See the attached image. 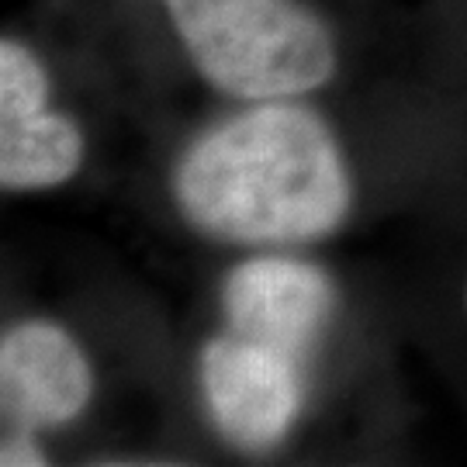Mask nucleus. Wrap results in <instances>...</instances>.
Listing matches in <instances>:
<instances>
[{"instance_id": "obj_5", "label": "nucleus", "mask_w": 467, "mask_h": 467, "mask_svg": "<svg viewBox=\"0 0 467 467\" xmlns=\"http://www.w3.org/2000/svg\"><path fill=\"white\" fill-rule=\"evenodd\" d=\"M336 284L322 267L295 256H253L222 284L225 329L287 350L312 364L336 316Z\"/></svg>"}, {"instance_id": "obj_2", "label": "nucleus", "mask_w": 467, "mask_h": 467, "mask_svg": "<svg viewBox=\"0 0 467 467\" xmlns=\"http://www.w3.org/2000/svg\"><path fill=\"white\" fill-rule=\"evenodd\" d=\"M204 84L243 100L301 98L339 69L329 25L301 0H163Z\"/></svg>"}, {"instance_id": "obj_6", "label": "nucleus", "mask_w": 467, "mask_h": 467, "mask_svg": "<svg viewBox=\"0 0 467 467\" xmlns=\"http://www.w3.org/2000/svg\"><path fill=\"white\" fill-rule=\"evenodd\" d=\"M0 399L17 430H59L84 416L94 399V370L63 326L25 318L0 339Z\"/></svg>"}, {"instance_id": "obj_4", "label": "nucleus", "mask_w": 467, "mask_h": 467, "mask_svg": "<svg viewBox=\"0 0 467 467\" xmlns=\"http://www.w3.org/2000/svg\"><path fill=\"white\" fill-rule=\"evenodd\" d=\"M87 142L77 121L49 111V77L25 42H0V187L49 191L84 167Z\"/></svg>"}, {"instance_id": "obj_3", "label": "nucleus", "mask_w": 467, "mask_h": 467, "mask_svg": "<svg viewBox=\"0 0 467 467\" xmlns=\"http://www.w3.org/2000/svg\"><path fill=\"white\" fill-rule=\"evenodd\" d=\"M201 395L218 433L246 453L281 447L308 399V364L233 329L201 347Z\"/></svg>"}, {"instance_id": "obj_1", "label": "nucleus", "mask_w": 467, "mask_h": 467, "mask_svg": "<svg viewBox=\"0 0 467 467\" xmlns=\"http://www.w3.org/2000/svg\"><path fill=\"white\" fill-rule=\"evenodd\" d=\"M170 184L191 229L243 246L326 239L353 204L339 139L295 98L256 100L208 129L177 160Z\"/></svg>"}, {"instance_id": "obj_8", "label": "nucleus", "mask_w": 467, "mask_h": 467, "mask_svg": "<svg viewBox=\"0 0 467 467\" xmlns=\"http://www.w3.org/2000/svg\"><path fill=\"white\" fill-rule=\"evenodd\" d=\"M464 316H467V281H464Z\"/></svg>"}, {"instance_id": "obj_7", "label": "nucleus", "mask_w": 467, "mask_h": 467, "mask_svg": "<svg viewBox=\"0 0 467 467\" xmlns=\"http://www.w3.org/2000/svg\"><path fill=\"white\" fill-rule=\"evenodd\" d=\"M0 464L4 467H42V464H49V457H46V451H42V443L35 440L32 430H15V433L4 436Z\"/></svg>"}]
</instances>
